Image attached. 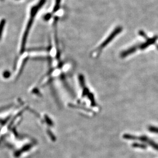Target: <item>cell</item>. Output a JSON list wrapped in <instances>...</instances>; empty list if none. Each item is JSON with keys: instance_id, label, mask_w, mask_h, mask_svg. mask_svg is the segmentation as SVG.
I'll return each mask as SVG.
<instances>
[{"instance_id": "obj_6", "label": "cell", "mask_w": 158, "mask_h": 158, "mask_svg": "<svg viewBox=\"0 0 158 158\" xmlns=\"http://www.w3.org/2000/svg\"><path fill=\"white\" fill-rule=\"evenodd\" d=\"M6 24V21L5 19H2L0 22V39L2 37V35L3 31L4 28Z\"/></svg>"}, {"instance_id": "obj_1", "label": "cell", "mask_w": 158, "mask_h": 158, "mask_svg": "<svg viewBox=\"0 0 158 158\" xmlns=\"http://www.w3.org/2000/svg\"><path fill=\"white\" fill-rule=\"evenodd\" d=\"M46 2V0H40L37 5L33 6L31 9L30 17L29 19L28 22L27 24L25 30L24 31V34L23 35V37H22L21 47V53H22L24 52L25 49L28 36L31 28L33 23L34 21L35 16L37 15V13H38V11H39L41 7L43 6V5L45 4Z\"/></svg>"}, {"instance_id": "obj_4", "label": "cell", "mask_w": 158, "mask_h": 158, "mask_svg": "<svg viewBox=\"0 0 158 158\" xmlns=\"http://www.w3.org/2000/svg\"><path fill=\"white\" fill-rule=\"evenodd\" d=\"M132 145L134 148H139L141 149H146L147 148V145L145 143H134Z\"/></svg>"}, {"instance_id": "obj_5", "label": "cell", "mask_w": 158, "mask_h": 158, "mask_svg": "<svg viewBox=\"0 0 158 158\" xmlns=\"http://www.w3.org/2000/svg\"><path fill=\"white\" fill-rule=\"evenodd\" d=\"M137 140L141 141L143 143L148 144L150 140V139L148 137H146V136H141L138 137Z\"/></svg>"}, {"instance_id": "obj_3", "label": "cell", "mask_w": 158, "mask_h": 158, "mask_svg": "<svg viewBox=\"0 0 158 158\" xmlns=\"http://www.w3.org/2000/svg\"><path fill=\"white\" fill-rule=\"evenodd\" d=\"M123 138L126 140H137L138 137L132 135L128 134H125L123 135Z\"/></svg>"}, {"instance_id": "obj_7", "label": "cell", "mask_w": 158, "mask_h": 158, "mask_svg": "<svg viewBox=\"0 0 158 158\" xmlns=\"http://www.w3.org/2000/svg\"><path fill=\"white\" fill-rule=\"evenodd\" d=\"M148 145H150L151 147H152L154 149L158 151V144L155 142L154 141L152 140H150V142L147 144Z\"/></svg>"}, {"instance_id": "obj_8", "label": "cell", "mask_w": 158, "mask_h": 158, "mask_svg": "<svg viewBox=\"0 0 158 158\" xmlns=\"http://www.w3.org/2000/svg\"><path fill=\"white\" fill-rule=\"evenodd\" d=\"M148 130L150 132L158 134V128L157 127L154 126H149L148 127Z\"/></svg>"}, {"instance_id": "obj_9", "label": "cell", "mask_w": 158, "mask_h": 158, "mask_svg": "<svg viewBox=\"0 0 158 158\" xmlns=\"http://www.w3.org/2000/svg\"><path fill=\"white\" fill-rule=\"evenodd\" d=\"M9 75H10V73L8 71L5 72L4 73V74H3V76L5 78L8 77Z\"/></svg>"}, {"instance_id": "obj_10", "label": "cell", "mask_w": 158, "mask_h": 158, "mask_svg": "<svg viewBox=\"0 0 158 158\" xmlns=\"http://www.w3.org/2000/svg\"><path fill=\"white\" fill-rule=\"evenodd\" d=\"M0 1H4V0H0Z\"/></svg>"}, {"instance_id": "obj_2", "label": "cell", "mask_w": 158, "mask_h": 158, "mask_svg": "<svg viewBox=\"0 0 158 158\" xmlns=\"http://www.w3.org/2000/svg\"><path fill=\"white\" fill-rule=\"evenodd\" d=\"M122 30L121 28L120 27H118V28H116V29H115V30L113 31V32L111 33L109 37L107 38V39L105 41L102 43L101 45L99 47V48L98 49V53H99V52L101 51L102 49L103 48L105 47L108 43H109L110 41H111L115 37L116 35H117L118 34H119V33Z\"/></svg>"}]
</instances>
